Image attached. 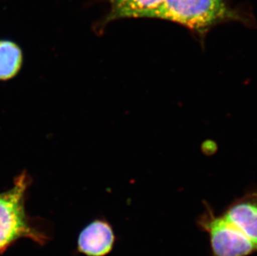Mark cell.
Returning a JSON list of instances; mask_svg holds the SVG:
<instances>
[{
  "mask_svg": "<svg viewBox=\"0 0 257 256\" xmlns=\"http://www.w3.org/2000/svg\"><path fill=\"white\" fill-rule=\"evenodd\" d=\"M165 0H109L110 10L97 25V30L107 24L124 19H151Z\"/></svg>",
  "mask_w": 257,
  "mask_h": 256,
  "instance_id": "cell-6",
  "label": "cell"
},
{
  "mask_svg": "<svg viewBox=\"0 0 257 256\" xmlns=\"http://www.w3.org/2000/svg\"><path fill=\"white\" fill-rule=\"evenodd\" d=\"M22 64L20 46L10 40H0V81H7L17 75Z\"/></svg>",
  "mask_w": 257,
  "mask_h": 256,
  "instance_id": "cell-7",
  "label": "cell"
},
{
  "mask_svg": "<svg viewBox=\"0 0 257 256\" xmlns=\"http://www.w3.org/2000/svg\"><path fill=\"white\" fill-rule=\"evenodd\" d=\"M205 204V210L197 219V226L209 237L211 256H249L256 247L242 232L213 209Z\"/></svg>",
  "mask_w": 257,
  "mask_h": 256,
  "instance_id": "cell-3",
  "label": "cell"
},
{
  "mask_svg": "<svg viewBox=\"0 0 257 256\" xmlns=\"http://www.w3.org/2000/svg\"><path fill=\"white\" fill-rule=\"evenodd\" d=\"M151 19L182 25L203 40L213 27L222 23L246 22L244 15L229 7L225 0H165Z\"/></svg>",
  "mask_w": 257,
  "mask_h": 256,
  "instance_id": "cell-1",
  "label": "cell"
},
{
  "mask_svg": "<svg viewBox=\"0 0 257 256\" xmlns=\"http://www.w3.org/2000/svg\"><path fill=\"white\" fill-rule=\"evenodd\" d=\"M114 231L106 220H97L90 223L78 237V248L87 256H105L114 246Z\"/></svg>",
  "mask_w": 257,
  "mask_h": 256,
  "instance_id": "cell-5",
  "label": "cell"
},
{
  "mask_svg": "<svg viewBox=\"0 0 257 256\" xmlns=\"http://www.w3.org/2000/svg\"><path fill=\"white\" fill-rule=\"evenodd\" d=\"M221 215L242 232L257 249V188L231 201Z\"/></svg>",
  "mask_w": 257,
  "mask_h": 256,
  "instance_id": "cell-4",
  "label": "cell"
},
{
  "mask_svg": "<svg viewBox=\"0 0 257 256\" xmlns=\"http://www.w3.org/2000/svg\"><path fill=\"white\" fill-rule=\"evenodd\" d=\"M27 175H20L9 191L0 193V253L20 239H29L44 245L48 236L32 225L25 210Z\"/></svg>",
  "mask_w": 257,
  "mask_h": 256,
  "instance_id": "cell-2",
  "label": "cell"
}]
</instances>
